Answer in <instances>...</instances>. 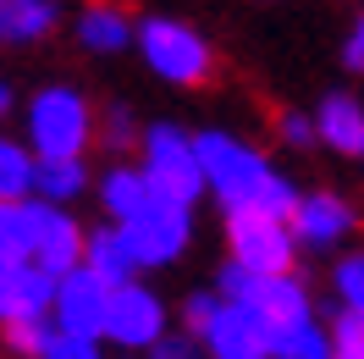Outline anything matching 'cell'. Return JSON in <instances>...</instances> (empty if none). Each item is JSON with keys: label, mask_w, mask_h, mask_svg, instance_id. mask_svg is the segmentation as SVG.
<instances>
[{"label": "cell", "mask_w": 364, "mask_h": 359, "mask_svg": "<svg viewBox=\"0 0 364 359\" xmlns=\"http://www.w3.org/2000/svg\"><path fill=\"white\" fill-rule=\"evenodd\" d=\"M199 160H205V188H210V199L221 204V216L227 210H271V216L293 222L304 188L287 172H276L271 155L259 144H249L243 133L199 128Z\"/></svg>", "instance_id": "6da1fadb"}, {"label": "cell", "mask_w": 364, "mask_h": 359, "mask_svg": "<svg viewBox=\"0 0 364 359\" xmlns=\"http://www.w3.org/2000/svg\"><path fill=\"white\" fill-rule=\"evenodd\" d=\"M23 138L33 155H89L100 144V111L77 83H45L23 105Z\"/></svg>", "instance_id": "7a4b0ae2"}, {"label": "cell", "mask_w": 364, "mask_h": 359, "mask_svg": "<svg viewBox=\"0 0 364 359\" xmlns=\"http://www.w3.org/2000/svg\"><path fill=\"white\" fill-rule=\"evenodd\" d=\"M138 61L171 89H205L215 78V45L182 17H138Z\"/></svg>", "instance_id": "3957f363"}, {"label": "cell", "mask_w": 364, "mask_h": 359, "mask_svg": "<svg viewBox=\"0 0 364 359\" xmlns=\"http://www.w3.org/2000/svg\"><path fill=\"white\" fill-rule=\"evenodd\" d=\"M138 166H144L149 182L166 188L171 199L199 204L210 194V188H205V160H199V133H193V128H182V122H144Z\"/></svg>", "instance_id": "277c9868"}, {"label": "cell", "mask_w": 364, "mask_h": 359, "mask_svg": "<svg viewBox=\"0 0 364 359\" xmlns=\"http://www.w3.org/2000/svg\"><path fill=\"white\" fill-rule=\"evenodd\" d=\"M171 332V304L160 298L144 276L133 282H122L111 288V304H105V343H111L116 354H149L160 337Z\"/></svg>", "instance_id": "5b68a950"}, {"label": "cell", "mask_w": 364, "mask_h": 359, "mask_svg": "<svg viewBox=\"0 0 364 359\" xmlns=\"http://www.w3.org/2000/svg\"><path fill=\"white\" fill-rule=\"evenodd\" d=\"M227 254L249 271H298V232L271 210H227Z\"/></svg>", "instance_id": "8992f818"}, {"label": "cell", "mask_w": 364, "mask_h": 359, "mask_svg": "<svg viewBox=\"0 0 364 359\" xmlns=\"http://www.w3.org/2000/svg\"><path fill=\"white\" fill-rule=\"evenodd\" d=\"M122 232H127V244H133L144 271H166V266H177L182 254H188V244H193V204L160 194V199L149 204L144 216H133Z\"/></svg>", "instance_id": "52a82bcc"}, {"label": "cell", "mask_w": 364, "mask_h": 359, "mask_svg": "<svg viewBox=\"0 0 364 359\" xmlns=\"http://www.w3.org/2000/svg\"><path fill=\"white\" fill-rule=\"evenodd\" d=\"M359 227H364L359 204L348 199L342 188H304V199L293 210V232L309 254H342Z\"/></svg>", "instance_id": "ba28073f"}, {"label": "cell", "mask_w": 364, "mask_h": 359, "mask_svg": "<svg viewBox=\"0 0 364 359\" xmlns=\"http://www.w3.org/2000/svg\"><path fill=\"white\" fill-rule=\"evenodd\" d=\"M205 354L210 359H271V321L254 304H232L221 298V310L205 332Z\"/></svg>", "instance_id": "9c48e42d"}, {"label": "cell", "mask_w": 364, "mask_h": 359, "mask_svg": "<svg viewBox=\"0 0 364 359\" xmlns=\"http://www.w3.org/2000/svg\"><path fill=\"white\" fill-rule=\"evenodd\" d=\"M105 304H111V282H100L89 266H72L55 276V304H50V321L61 332H105Z\"/></svg>", "instance_id": "30bf717a"}, {"label": "cell", "mask_w": 364, "mask_h": 359, "mask_svg": "<svg viewBox=\"0 0 364 359\" xmlns=\"http://www.w3.org/2000/svg\"><path fill=\"white\" fill-rule=\"evenodd\" d=\"M83 244H89V227L72 216V204H50L33 199V260L45 271H72L83 266Z\"/></svg>", "instance_id": "8fae6325"}, {"label": "cell", "mask_w": 364, "mask_h": 359, "mask_svg": "<svg viewBox=\"0 0 364 359\" xmlns=\"http://www.w3.org/2000/svg\"><path fill=\"white\" fill-rule=\"evenodd\" d=\"M50 304H55V271H45L39 260L0 266V326L50 321Z\"/></svg>", "instance_id": "7c38bea8"}, {"label": "cell", "mask_w": 364, "mask_h": 359, "mask_svg": "<svg viewBox=\"0 0 364 359\" xmlns=\"http://www.w3.org/2000/svg\"><path fill=\"white\" fill-rule=\"evenodd\" d=\"M160 194H166V188H155L138 160H111V166L94 177V199L105 210V222H116V227H127L133 216H144Z\"/></svg>", "instance_id": "4fadbf2b"}, {"label": "cell", "mask_w": 364, "mask_h": 359, "mask_svg": "<svg viewBox=\"0 0 364 359\" xmlns=\"http://www.w3.org/2000/svg\"><path fill=\"white\" fill-rule=\"evenodd\" d=\"M72 39L89 56H127V50H138V17L116 0H89L72 17Z\"/></svg>", "instance_id": "5bb4252c"}, {"label": "cell", "mask_w": 364, "mask_h": 359, "mask_svg": "<svg viewBox=\"0 0 364 359\" xmlns=\"http://www.w3.org/2000/svg\"><path fill=\"white\" fill-rule=\"evenodd\" d=\"M320 150H331L342 160H364V100L348 89H326L315 105Z\"/></svg>", "instance_id": "9a60e30c"}, {"label": "cell", "mask_w": 364, "mask_h": 359, "mask_svg": "<svg viewBox=\"0 0 364 359\" xmlns=\"http://www.w3.org/2000/svg\"><path fill=\"white\" fill-rule=\"evenodd\" d=\"M61 28V0H0V50L45 45Z\"/></svg>", "instance_id": "2e32d148"}, {"label": "cell", "mask_w": 364, "mask_h": 359, "mask_svg": "<svg viewBox=\"0 0 364 359\" xmlns=\"http://www.w3.org/2000/svg\"><path fill=\"white\" fill-rule=\"evenodd\" d=\"M249 304L265 315L271 326H287V321H304V315H315V293H309V282H304L298 271H265Z\"/></svg>", "instance_id": "e0dca14e"}, {"label": "cell", "mask_w": 364, "mask_h": 359, "mask_svg": "<svg viewBox=\"0 0 364 359\" xmlns=\"http://www.w3.org/2000/svg\"><path fill=\"white\" fill-rule=\"evenodd\" d=\"M83 266H89L100 282H111V288H122V282L144 276V266H138L133 244H127V232H122L116 222L89 227V244H83Z\"/></svg>", "instance_id": "ac0fdd59"}, {"label": "cell", "mask_w": 364, "mask_h": 359, "mask_svg": "<svg viewBox=\"0 0 364 359\" xmlns=\"http://www.w3.org/2000/svg\"><path fill=\"white\" fill-rule=\"evenodd\" d=\"M94 188L89 155H39V177H33V199L50 204H77Z\"/></svg>", "instance_id": "d6986e66"}, {"label": "cell", "mask_w": 364, "mask_h": 359, "mask_svg": "<svg viewBox=\"0 0 364 359\" xmlns=\"http://www.w3.org/2000/svg\"><path fill=\"white\" fill-rule=\"evenodd\" d=\"M271 359H337L331 326L315 321V315L287 321V326H271Z\"/></svg>", "instance_id": "ffe728a7"}, {"label": "cell", "mask_w": 364, "mask_h": 359, "mask_svg": "<svg viewBox=\"0 0 364 359\" xmlns=\"http://www.w3.org/2000/svg\"><path fill=\"white\" fill-rule=\"evenodd\" d=\"M33 177H39V155L28 138H11L0 128V199H33Z\"/></svg>", "instance_id": "44dd1931"}, {"label": "cell", "mask_w": 364, "mask_h": 359, "mask_svg": "<svg viewBox=\"0 0 364 359\" xmlns=\"http://www.w3.org/2000/svg\"><path fill=\"white\" fill-rule=\"evenodd\" d=\"M33 260V199H0V266Z\"/></svg>", "instance_id": "7402d4cb"}, {"label": "cell", "mask_w": 364, "mask_h": 359, "mask_svg": "<svg viewBox=\"0 0 364 359\" xmlns=\"http://www.w3.org/2000/svg\"><path fill=\"white\" fill-rule=\"evenodd\" d=\"M331 304H342V310H364V249H342V254H331Z\"/></svg>", "instance_id": "603a6c76"}, {"label": "cell", "mask_w": 364, "mask_h": 359, "mask_svg": "<svg viewBox=\"0 0 364 359\" xmlns=\"http://www.w3.org/2000/svg\"><path fill=\"white\" fill-rule=\"evenodd\" d=\"M138 138H144L138 111L122 105V100H111V105L100 111V144H105V150H138Z\"/></svg>", "instance_id": "cb8c5ba5"}, {"label": "cell", "mask_w": 364, "mask_h": 359, "mask_svg": "<svg viewBox=\"0 0 364 359\" xmlns=\"http://www.w3.org/2000/svg\"><path fill=\"white\" fill-rule=\"evenodd\" d=\"M276 144L282 150H320V128H315V111H276Z\"/></svg>", "instance_id": "d4e9b609"}, {"label": "cell", "mask_w": 364, "mask_h": 359, "mask_svg": "<svg viewBox=\"0 0 364 359\" xmlns=\"http://www.w3.org/2000/svg\"><path fill=\"white\" fill-rule=\"evenodd\" d=\"M331 348H337V359H364V310H342V304H331Z\"/></svg>", "instance_id": "484cf974"}, {"label": "cell", "mask_w": 364, "mask_h": 359, "mask_svg": "<svg viewBox=\"0 0 364 359\" xmlns=\"http://www.w3.org/2000/svg\"><path fill=\"white\" fill-rule=\"evenodd\" d=\"M105 348H111L105 337H89V332H61V326H55L39 359H111Z\"/></svg>", "instance_id": "4316f807"}, {"label": "cell", "mask_w": 364, "mask_h": 359, "mask_svg": "<svg viewBox=\"0 0 364 359\" xmlns=\"http://www.w3.org/2000/svg\"><path fill=\"white\" fill-rule=\"evenodd\" d=\"M50 332H55V321H23V326H0V343H6V354H17V359H39Z\"/></svg>", "instance_id": "83f0119b"}, {"label": "cell", "mask_w": 364, "mask_h": 359, "mask_svg": "<svg viewBox=\"0 0 364 359\" xmlns=\"http://www.w3.org/2000/svg\"><path fill=\"white\" fill-rule=\"evenodd\" d=\"M144 359H210V354H205V337H199V332H188V326H171V332L160 337V343H155V348H149Z\"/></svg>", "instance_id": "f1b7e54d"}, {"label": "cell", "mask_w": 364, "mask_h": 359, "mask_svg": "<svg viewBox=\"0 0 364 359\" xmlns=\"http://www.w3.org/2000/svg\"><path fill=\"white\" fill-rule=\"evenodd\" d=\"M215 310H221V288H193L188 298H182L177 326H188V332H205L210 321H215Z\"/></svg>", "instance_id": "f546056e"}, {"label": "cell", "mask_w": 364, "mask_h": 359, "mask_svg": "<svg viewBox=\"0 0 364 359\" xmlns=\"http://www.w3.org/2000/svg\"><path fill=\"white\" fill-rule=\"evenodd\" d=\"M342 67H348V72H359V78H364V11L353 17L348 39H342Z\"/></svg>", "instance_id": "4dcf8cb0"}, {"label": "cell", "mask_w": 364, "mask_h": 359, "mask_svg": "<svg viewBox=\"0 0 364 359\" xmlns=\"http://www.w3.org/2000/svg\"><path fill=\"white\" fill-rule=\"evenodd\" d=\"M11 116H17V89H11V78L0 72V128H6Z\"/></svg>", "instance_id": "1f68e13d"}, {"label": "cell", "mask_w": 364, "mask_h": 359, "mask_svg": "<svg viewBox=\"0 0 364 359\" xmlns=\"http://www.w3.org/2000/svg\"><path fill=\"white\" fill-rule=\"evenodd\" d=\"M116 359H144V354H116Z\"/></svg>", "instance_id": "d6a6232c"}]
</instances>
